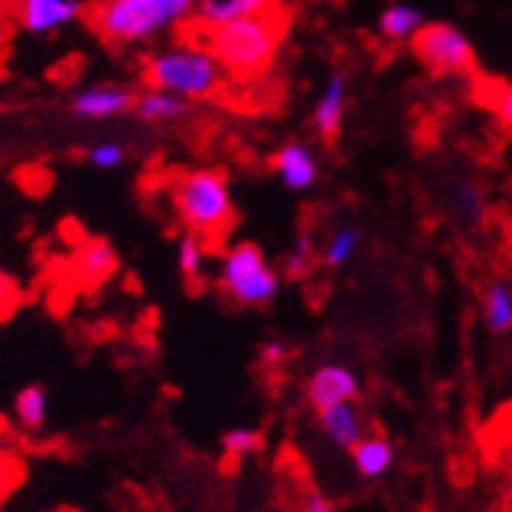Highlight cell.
<instances>
[{"instance_id": "1", "label": "cell", "mask_w": 512, "mask_h": 512, "mask_svg": "<svg viewBox=\"0 0 512 512\" xmlns=\"http://www.w3.org/2000/svg\"><path fill=\"white\" fill-rule=\"evenodd\" d=\"M224 63L208 44L198 41H173L164 44L161 51H154L145 60V82L148 88H161L183 101H211L220 95V88L227 82Z\"/></svg>"}, {"instance_id": "2", "label": "cell", "mask_w": 512, "mask_h": 512, "mask_svg": "<svg viewBox=\"0 0 512 512\" xmlns=\"http://www.w3.org/2000/svg\"><path fill=\"white\" fill-rule=\"evenodd\" d=\"M195 10L198 0H101L88 19L110 44H145L183 26Z\"/></svg>"}, {"instance_id": "3", "label": "cell", "mask_w": 512, "mask_h": 512, "mask_svg": "<svg viewBox=\"0 0 512 512\" xmlns=\"http://www.w3.org/2000/svg\"><path fill=\"white\" fill-rule=\"evenodd\" d=\"M170 202H173L176 217L183 220L186 233H195L202 239H214L220 233H227L236 214L227 173L214 167L186 170L180 180L173 183Z\"/></svg>"}, {"instance_id": "4", "label": "cell", "mask_w": 512, "mask_h": 512, "mask_svg": "<svg viewBox=\"0 0 512 512\" xmlns=\"http://www.w3.org/2000/svg\"><path fill=\"white\" fill-rule=\"evenodd\" d=\"M283 38V19L280 13L271 16H252L230 22L224 29H214L208 35V48L224 63L230 76H258L261 70L274 63Z\"/></svg>"}, {"instance_id": "5", "label": "cell", "mask_w": 512, "mask_h": 512, "mask_svg": "<svg viewBox=\"0 0 512 512\" xmlns=\"http://www.w3.org/2000/svg\"><path fill=\"white\" fill-rule=\"evenodd\" d=\"M217 286L242 308H264L280 296V274L258 242H236L217 264Z\"/></svg>"}, {"instance_id": "6", "label": "cell", "mask_w": 512, "mask_h": 512, "mask_svg": "<svg viewBox=\"0 0 512 512\" xmlns=\"http://www.w3.org/2000/svg\"><path fill=\"white\" fill-rule=\"evenodd\" d=\"M415 57L428 66L434 76H465L475 66V48L469 35L453 22H428L412 41Z\"/></svg>"}, {"instance_id": "7", "label": "cell", "mask_w": 512, "mask_h": 512, "mask_svg": "<svg viewBox=\"0 0 512 512\" xmlns=\"http://www.w3.org/2000/svg\"><path fill=\"white\" fill-rule=\"evenodd\" d=\"M136 88L126 85V82H98V85H85L73 95L70 110L76 120L85 123H107V120H117L132 114L136 107Z\"/></svg>"}, {"instance_id": "8", "label": "cell", "mask_w": 512, "mask_h": 512, "mask_svg": "<svg viewBox=\"0 0 512 512\" xmlns=\"http://www.w3.org/2000/svg\"><path fill=\"white\" fill-rule=\"evenodd\" d=\"M359 393H362L359 377H355L352 368H346L340 362L318 365L305 381V396H308V403L315 406V412L330 409V406H343V403H355Z\"/></svg>"}, {"instance_id": "9", "label": "cell", "mask_w": 512, "mask_h": 512, "mask_svg": "<svg viewBox=\"0 0 512 512\" xmlns=\"http://www.w3.org/2000/svg\"><path fill=\"white\" fill-rule=\"evenodd\" d=\"M274 176L280 180V186L286 192H308L315 189L321 180V161L318 151L311 148L308 142H286L277 148L274 154Z\"/></svg>"}, {"instance_id": "10", "label": "cell", "mask_w": 512, "mask_h": 512, "mask_svg": "<svg viewBox=\"0 0 512 512\" xmlns=\"http://www.w3.org/2000/svg\"><path fill=\"white\" fill-rule=\"evenodd\" d=\"M85 13L82 0H16V22L29 35H51Z\"/></svg>"}, {"instance_id": "11", "label": "cell", "mask_w": 512, "mask_h": 512, "mask_svg": "<svg viewBox=\"0 0 512 512\" xmlns=\"http://www.w3.org/2000/svg\"><path fill=\"white\" fill-rule=\"evenodd\" d=\"M349 110V79L346 73H330L311 107V126L321 139H337Z\"/></svg>"}, {"instance_id": "12", "label": "cell", "mask_w": 512, "mask_h": 512, "mask_svg": "<svg viewBox=\"0 0 512 512\" xmlns=\"http://www.w3.org/2000/svg\"><path fill=\"white\" fill-rule=\"evenodd\" d=\"M318 428L327 437V443H333V447L346 450V453H352L368 437L365 415L359 412V406H355V403L321 409L318 412Z\"/></svg>"}, {"instance_id": "13", "label": "cell", "mask_w": 512, "mask_h": 512, "mask_svg": "<svg viewBox=\"0 0 512 512\" xmlns=\"http://www.w3.org/2000/svg\"><path fill=\"white\" fill-rule=\"evenodd\" d=\"M280 13V0H198V22L214 32V29H224L230 22L239 19H252V16H271Z\"/></svg>"}, {"instance_id": "14", "label": "cell", "mask_w": 512, "mask_h": 512, "mask_svg": "<svg viewBox=\"0 0 512 512\" xmlns=\"http://www.w3.org/2000/svg\"><path fill=\"white\" fill-rule=\"evenodd\" d=\"M132 114H136L139 123H148V126H170L189 117V101L176 98L170 92H161V88H145V92H139Z\"/></svg>"}, {"instance_id": "15", "label": "cell", "mask_w": 512, "mask_h": 512, "mask_svg": "<svg viewBox=\"0 0 512 512\" xmlns=\"http://www.w3.org/2000/svg\"><path fill=\"white\" fill-rule=\"evenodd\" d=\"M349 456H352L355 475L365 481H381L396 462V450L384 434H368Z\"/></svg>"}, {"instance_id": "16", "label": "cell", "mask_w": 512, "mask_h": 512, "mask_svg": "<svg viewBox=\"0 0 512 512\" xmlns=\"http://www.w3.org/2000/svg\"><path fill=\"white\" fill-rule=\"evenodd\" d=\"M425 26H428L425 13H421L415 4H406V0H396V4L384 7L381 16H377V32H381V38H387L393 44L415 41L418 32Z\"/></svg>"}, {"instance_id": "17", "label": "cell", "mask_w": 512, "mask_h": 512, "mask_svg": "<svg viewBox=\"0 0 512 512\" xmlns=\"http://www.w3.org/2000/svg\"><path fill=\"white\" fill-rule=\"evenodd\" d=\"M484 324L494 337L512 333V283L494 280L484 289Z\"/></svg>"}, {"instance_id": "18", "label": "cell", "mask_w": 512, "mask_h": 512, "mask_svg": "<svg viewBox=\"0 0 512 512\" xmlns=\"http://www.w3.org/2000/svg\"><path fill=\"white\" fill-rule=\"evenodd\" d=\"M13 418L22 431H41L44 421H48V393L38 384L19 390L13 399Z\"/></svg>"}, {"instance_id": "19", "label": "cell", "mask_w": 512, "mask_h": 512, "mask_svg": "<svg viewBox=\"0 0 512 512\" xmlns=\"http://www.w3.org/2000/svg\"><path fill=\"white\" fill-rule=\"evenodd\" d=\"M359 246H362V233L343 224L327 236L324 249H321V261L330 267V271H340V267H346L355 255H359Z\"/></svg>"}, {"instance_id": "20", "label": "cell", "mask_w": 512, "mask_h": 512, "mask_svg": "<svg viewBox=\"0 0 512 512\" xmlns=\"http://www.w3.org/2000/svg\"><path fill=\"white\" fill-rule=\"evenodd\" d=\"M205 264H208L205 239L195 233H183L180 242H176V267H180V274L186 280H198L205 274Z\"/></svg>"}, {"instance_id": "21", "label": "cell", "mask_w": 512, "mask_h": 512, "mask_svg": "<svg viewBox=\"0 0 512 512\" xmlns=\"http://www.w3.org/2000/svg\"><path fill=\"white\" fill-rule=\"evenodd\" d=\"M220 447H224V453L230 459H252L264 450V434L258 428H249V425H236L230 431H224V437H220Z\"/></svg>"}, {"instance_id": "22", "label": "cell", "mask_w": 512, "mask_h": 512, "mask_svg": "<svg viewBox=\"0 0 512 512\" xmlns=\"http://www.w3.org/2000/svg\"><path fill=\"white\" fill-rule=\"evenodd\" d=\"M114 267H117V255L107 242H92V246H85L79 255V271L88 280H104L114 274Z\"/></svg>"}, {"instance_id": "23", "label": "cell", "mask_w": 512, "mask_h": 512, "mask_svg": "<svg viewBox=\"0 0 512 512\" xmlns=\"http://www.w3.org/2000/svg\"><path fill=\"white\" fill-rule=\"evenodd\" d=\"M453 198H456V208H459L465 224H481L484 214H487V198L475 183H459L453 189Z\"/></svg>"}, {"instance_id": "24", "label": "cell", "mask_w": 512, "mask_h": 512, "mask_svg": "<svg viewBox=\"0 0 512 512\" xmlns=\"http://www.w3.org/2000/svg\"><path fill=\"white\" fill-rule=\"evenodd\" d=\"M126 154L129 151L120 139H101L88 148V164L98 167V170H117V167H123Z\"/></svg>"}, {"instance_id": "25", "label": "cell", "mask_w": 512, "mask_h": 512, "mask_svg": "<svg viewBox=\"0 0 512 512\" xmlns=\"http://www.w3.org/2000/svg\"><path fill=\"white\" fill-rule=\"evenodd\" d=\"M318 255V246H315V239H311V233H302L296 242H293V249H289L286 255V274L289 277H302L311 271V261H315Z\"/></svg>"}, {"instance_id": "26", "label": "cell", "mask_w": 512, "mask_h": 512, "mask_svg": "<svg viewBox=\"0 0 512 512\" xmlns=\"http://www.w3.org/2000/svg\"><path fill=\"white\" fill-rule=\"evenodd\" d=\"M16 305H19V289L13 283V277L0 267V321L10 318L16 311Z\"/></svg>"}, {"instance_id": "27", "label": "cell", "mask_w": 512, "mask_h": 512, "mask_svg": "<svg viewBox=\"0 0 512 512\" xmlns=\"http://www.w3.org/2000/svg\"><path fill=\"white\" fill-rule=\"evenodd\" d=\"M258 359L267 368H277V365H283L289 359V346L283 340H264L261 349H258Z\"/></svg>"}, {"instance_id": "28", "label": "cell", "mask_w": 512, "mask_h": 512, "mask_svg": "<svg viewBox=\"0 0 512 512\" xmlns=\"http://www.w3.org/2000/svg\"><path fill=\"white\" fill-rule=\"evenodd\" d=\"M299 512H337V503H333L327 494H321V491H305L302 494V506H299Z\"/></svg>"}, {"instance_id": "29", "label": "cell", "mask_w": 512, "mask_h": 512, "mask_svg": "<svg viewBox=\"0 0 512 512\" xmlns=\"http://www.w3.org/2000/svg\"><path fill=\"white\" fill-rule=\"evenodd\" d=\"M494 110H497L500 123H503L506 129H512V82H509V85H503L500 92H497V98H494Z\"/></svg>"}, {"instance_id": "30", "label": "cell", "mask_w": 512, "mask_h": 512, "mask_svg": "<svg viewBox=\"0 0 512 512\" xmlns=\"http://www.w3.org/2000/svg\"><path fill=\"white\" fill-rule=\"evenodd\" d=\"M0 491H4V487H0Z\"/></svg>"}]
</instances>
